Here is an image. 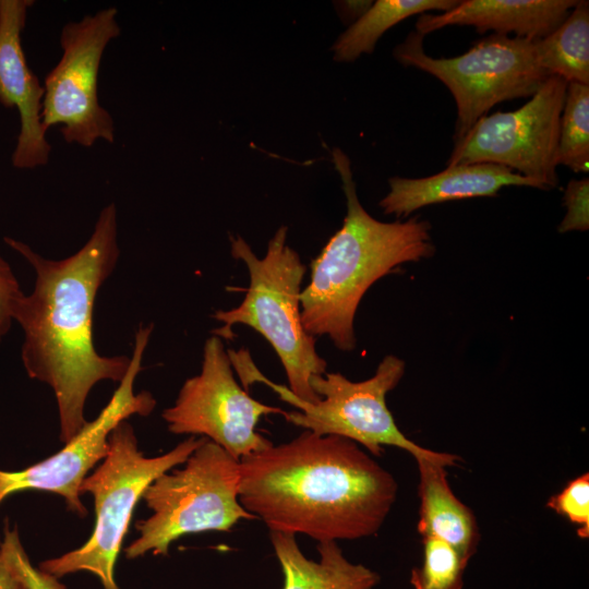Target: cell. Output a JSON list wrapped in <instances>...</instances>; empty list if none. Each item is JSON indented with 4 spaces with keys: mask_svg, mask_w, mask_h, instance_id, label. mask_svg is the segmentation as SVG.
<instances>
[{
    "mask_svg": "<svg viewBox=\"0 0 589 589\" xmlns=\"http://www.w3.org/2000/svg\"><path fill=\"white\" fill-rule=\"evenodd\" d=\"M389 192L380 206L386 215L407 217L428 205L484 196H496L508 185L540 189L530 179L495 164H471L446 167L425 178L393 177Z\"/></svg>",
    "mask_w": 589,
    "mask_h": 589,
    "instance_id": "15",
    "label": "cell"
},
{
    "mask_svg": "<svg viewBox=\"0 0 589 589\" xmlns=\"http://www.w3.org/2000/svg\"><path fill=\"white\" fill-rule=\"evenodd\" d=\"M557 163L577 173L589 170V84L567 83Z\"/></svg>",
    "mask_w": 589,
    "mask_h": 589,
    "instance_id": "20",
    "label": "cell"
},
{
    "mask_svg": "<svg viewBox=\"0 0 589 589\" xmlns=\"http://www.w3.org/2000/svg\"><path fill=\"white\" fill-rule=\"evenodd\" d=\"M566 88L564 79L550 75L520 108L480 118L455 143L446 167L495 164L515 170L541 190L555 188Z\"/></svg>",
    "mask_w": 589,
    "mask_h": 589,
    "instance_id": "9",
    "label": "cell"
},
{
    "mask_svg": "<svg viewBox=\"0 0 589 589\" xmlns=\"http://www.w3.org/2000/svg\"><path fill=\"white\" fill-rule=\"evenodd\" d=\"M566 214L557 227L560 233L589 229V179L570 180L564 191Z\"/></svg>",
    "mask_w": 589,
    "mask_h": 589,
    "instance_id": "24",
    "label": "cell"
},
{
    "mask_svg": "<svg viewBox=\"0 0 589 589\" xmlns=\"http://www.w3.org/2000/svg\"><path fill=\"white\" fill-rule=\"evenodd\" d=\"M284 575L283 589H373L377 573L348 561L336 541L317 542L318 561L309 560L296 536L269 531Z\"/></svg>",
    "mask_w": 589,
    "mask_h": 589,
    "instance_id": "17",
    "label": "cell"
},
{
    "mask_svg": "<svg viewBox=\"0 0 589 589\" xmlns=\"http://www.w3.org/2000/svg\"><path fill=\"white\" fill-rule=\"evenodd\" d=\"M414 459L419 471V534L448 543L470 561L480 542L478 522L473 512L452 491L446 471V467L461 461L460 457L442 453L438 457Z\"/></svg>",
    "mask_w": 589,
    "mask_h": 589,
    "instance_id": "16",
    "label": "cell"
},
{
    "mask_svg": "<svg viewBox=\"0 0 589 589\" xmlns=\"http://www.w3.org/2000/svg\"><path fill=\"white\" fill-rule=\"evenodd\" d=\"M288 228L280 226L259 257L240 236L231 237V255L242 261L250 284L242 302L230 310H217L213 317L223 323L214 335L230 339L231 327L247 325L261 334L277 353L289 384L299 400L317 402L310 386L313 375L326 372L327 362L317 353L315 337L301 322L300 296L306 271L296 250L287 244Z\"/></svg>",
    "mask_w": 589,
    "mask_h": 589,
    "instance_id": "4",
    "label": "cell"
},
{
    "mask_svg": "<svg viewBox=\"0 0 589 589\" xmlns=\"http://www.w3.org/2000/svg\"><path fill=\"white\" fill-rule=\"evenodd\" d=\"M152 332L153 324L139 327L127 374L95 420L88 421L50 457L17 471L0 470V505L19 492L45 491L60 495L75 515L87 516L80 497L81 486L88 472L106 457L110 432L133 414H151L156 406L149 392L135 394L133 389Z\"/></svg>",
    "mask_w": 589,
    "mask_h": 589,
    "instance_id": "12",
    "label": "cell"
},
{
    "mask_svg": "<svg viewBox=\"0 0 589 589\" xmlns=\"http://www.w3.org/2000/svg\"><path fill=\"white\" fill-rule=\"evenodd\" d=\"M405 373V362L387 354L368 380L353 382L338 372L313 375L310 386L320 397L311 404L299 400L285 388L280 398L297 411L286 412L290 423L317 435H337L353 441L373 456L383 446H395L417 457H438L440 452L424 448L409 440L397 426L386 405V395Z\"/></svg>",
    "mask_w": 589,
    "mask_h": 589,
    "instance_id": "8",
    "label": "cell"
},
{
    "mask_svg": "<svg viewBox=\"0 0 589 589\" xmlns=\"http://www.w3.org/2000/svg\"><path fill=\"white\" fill-rule=\"evenodd\" d=\"M422 562L410 576L413 589H462L469 561L440 539L422 538Z\"/></svg>",
    "mask_w": 589,
    "mask_h": 589,
    "instance_id": "21",
    "label": "cell"
},
{
    "mask_svg": "<svg viewBox=\"0 0 589 589\" xmlns=\"http://www.w3.org/2000/svg\"><path fill=\"white\" fill-rule=\"evenodd\" d=\"M240 464L206 440L185 460L155 479L142 500L152 514L135 522L139 537L125 549L128 560L146 553L167 556L171 543L187 534L229 531L255 519L239 502Z\"/></svg>",
    "mask_w": 589,
    "mask_h": 589,
    "instance_id": "6",
    "label": "cell"
},
{
    "mask_svg": "<svg viewBox=\"0 0 589 589\" xmlns=\"http://www.w3.org/2000/svg\"><path fill=\"white\" fill-rule=\"evenodd\" d=\"M23 294L10 264L0 256V344L14 321V308Z\"/></svg>",
    "mask_w": 589,
    "mask_h": 589,
    "instance_id": "25",
    "label": "cell"
},
{
    "mask_svg": "<svg viewBox=\"0 0 589 589\" xmlns=\"http://www.w3.org/2000/svg\"><path fill=\"white\" fill-rule=\"evenodd\" d=\"M577 0H462L445 12L420 14L416 32L425 36L450 25L473 26L478 33H514L537 40L553 32Z\"/></svg>",
    "mask_w": 589,
    "mask_h": 589,
    "instance_id": "14",
    "label": "cell"
},
{
    "mask_svg": "<svg viewBox=\"0 0 589 589\" xmlns=\"http://www.w3.org/2000/svg\"><path fill=\"white\" fill-rule=\"evenodd\" d=\"M4 242L36 273L34 290L19 299L13 320L24 332L21 358L27 375L53 390L65 444L88 422L85 401L95 384L120 383L131 361L100 356L93 341L95 299L120 255L117 208L105 206L87 242L62 260L45 259L13 238Z\"/></svg>",
    "mask_w": 589,
    "mask_h": 589,
    "instance_id": "1",
    "label": "cell"
},
{
    "mask_svg": "<svg viewBox=\"0 0 589 589\" xmlns=\"http://www.w3.org/2000/svg\"><path fill=\"white\" fill-rule=\"evenodd\" d=\"M340 176L347 213L342 226L311 263L309 284L301 291L300 313L304 330L327 336L336 348H356L353 321L366 290L397 266L431 257L435 247L428 220L384 223L361 205L348 156L332 151Z\"/></svg>",
    "mask_w": 589,
    "mask_h": 589,
    "instance_id": "3",
    "label": "cell"
},
{
    "mask_svg": "<svg viewBox=\"0 0 589 589\" xmlns=\"http://www.w3.org/2000/svg\"><path fill=\"white\" fill-rule=\"evenodd\" d=\"M372 1H344L339 2V11L346 20L357 21L372 4ZM352 22V23H353Z\"/></svg>",
    "mask_w": 589,
    "mask_h": 589,
    "instance_id": "26",
    "label": "cell"
},
{
    "mask_svg": "<svg viewBox=\"0 0 589 589\" xmlns=\"http://www.w3.org/2000/svg\"><path fill=\"white\" fill-rule=\"evenodd\" d=\"M456 0H377L337 38L334 59L349 62L373 52L377 40L402 20L429 12H445Z\"/></svg>",
    "mask_w": 589,
    "mask_h": 589,
    "instance_id": "19",
    "label": "cell"
},
{
    "mask_svg": "<svg viewBox=\"0 0 589 589\" xmlns=\"http://www.w3.org/2000/svg\"><path fill=\"white\" fill-rule=\"evenodd\" d=\"M423 38L410 32L394 49V57L405 67L435 76L449 89L457 107L455 143L492 107L531 97L550 76L531 39L492 34L460 56L433 58L425 53Z\"/></svg>",
    "mask_w": 589,
    "mask_h": 589,
    "instance_id": "7",
    "label": "cell"
},
{
    "mask_svg": "<svg viewBox=\"0 0 589 589\" xmlns=\"http://www.w3.org/2000/svg\"><path fill=\"white\" fill-rule=\"evenodd\" d=\"M239 502L269 531L317 542L377 533L397 497L393 474L351 440L304 430L239 459Z\"/></svg>",
    "mask_w": 589,
    "mask_h": 589,
    "instance_id": "2",
    "label": "cell"
},
{
    "mask_svg": "<svg viewBox=\"0 0 589 589\" xmlns=\"http://www.w3.org/2000/svg\"><path fill=\"white\" fill-rule=\"evenodd\" d=\"M206 440L190 436L166 454L146 457L139 449L132 425L127 420L118 423L108 436L106 457L81 486V494L89 493L94 498L91 537L82 546L41 562L38 568L57 579L89 572L104 589H119L115 566L139 501L155 479L183 465Z\"/></svg>",
    "mask_w": 589,
    "mask_h": 589,
    "instance_id": "5",
    "label": "cell"
},
{
    "mask_svg": "<svg viewBox=\"0 0 589 589\" xmlns=\"http://www.w3.org/2000/svg\"><path fill=\"white\" fill-rule=\"evenodd\" d=\"M118 10L107 8L67 23L60 36L62 56L44 80L41 120L46 131L60 125L69 144L91 147L115 142V125L98 98V75L107 45L120 35Z\"/></svg>",
    "mask_w": 589,
    "mask_h": 589,
    "instance_id": "10",
    "label": "cell"
},
{
    "mask_svg": "<svg viewBox=\"0 0 589 589\" xmlns=\"http://www.w3.org/2000/svg\"><path fill=\"white\" fill-rule=\"evenodd\" d=\"M286 413L252 398L238 384L221 338L205 341L200 374L181 386L175 404L161 417L172 434L200 435L216 443L236 459L272 444L255 431L263 416Z\"/></svg>",
    "mask_w": 589,
    "mask_h": 589,
    "instance_id": "11",
    "label": "cell"
},
{
    "mask_svg": "<svg viewBox=\"0 0 589 589\" xmlns=\"http://www.w3.org/2000/svg\"><path fill=\"white\" fill-rule=\"evenodd\" d=\"M539 62L549 75L589 84V2L577 0L565 20L534 40Z\"/></svg>",
    "mask_w": 589,
    "mask_h": 589,
    "instance_id": "18",
    "label": "cell"
},
{
    "mask_svg": "<svg viewBox=\"0 0 589 589\" xmlns=\"http://www.w3.org/2000/svg\"><path fill=\"white\" fill-rule=\"evenodd\" d=\"M546 506L577 525V534L589 538V474L569 481L557 494L551 496Z\"/></svg>",
    "mask_w": 589,
    "mask_h": 589,
    "instance_id": "23",
    "label": "cell"
},
{
    "mask_svg": "<svg viewBox=\"0 0 589 589\" xmlns=\"http://www.w3.org/2000/svg\"><path fill=\"white\" fill-rule=\"evenodd\" d=\"M33 3L0 0V103L19 111L20 133L12 154V165L17 169L46 165L51 152L41 120L45 88L29 69L22 47V32Z\"/></svg>",
    "mask_w": 589,
    "mask_h": 589,
    "instance_id": "13",
    "label": "cell"
},
{
    "mask_svg": "<svg viewBox=\"0 0 589 589\" xmlns=\"http://www.w3.org/2000/svg\"><path fill=\"white\" fill-rule=\"evenodd\" d=\"M0 589H67L57 578L35 568L16 528L5 526L0 543Z\"/></svg>",
    "mask_w": 589,
    "mask_h": 589,
    "instance_id": "22",
    "label": "cell"
}]
</instances>
